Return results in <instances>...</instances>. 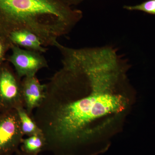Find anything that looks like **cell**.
Listing matches in <instances>:
<instances>
[{
    "label": "cell",
    "mask_w": 155,
    "mask_h": 155,
    "mask_svg": "<svg viewBox=\"0 0 155 155\" xmlns=\"http://www.w3.org/2000/svg\"><path fill=\"white\" fill-rule=\"evenodd\" d=\"M62 66L45 84V96L32 118L54 155H92L94 124L124 110L130 66L109 47L65 54Z\"/></svg>",
    "instance_id": "cell-1"
},
{
    "label": "cell",
    "mask_w": 155,
    "mask_h": 155,
    "mask_svg": "<svg viewBox=\"0 0 155 155\" xmlns=\"http://www.w3.org/2000/svg\"><path fill=\"white\" fill-rule=\"evenodd\" d=\"M82 17V11L60 0H0V21L8 36L15 31H29L45 47H55Z\"/></svg>",
    "instance_id": "cell-2"
},
{
    "label": "cell",
    "mask_w": 155,
    "mask_h": 155,
    "mask_svg": "<svg viewBox=\"0 0 155 155\" xmlns=\"http://www.w3.org/2000/svg\"><path fill=\"white\" fill-rule=\"evenodd\" d=\"M11 48L12 53L9 60L20 78L36 76L39 70L48 67V61L41 53L14 45Z\"/></svg>",
    "instance_id": "cell-3"
},
{
    "label": "cell",
    "mask_w": 155,
    "mask_h": 155,
    "mask_svg": "<svg viewBox=\"0 0 155 155\" xmlns=\"http://www.w3.org/2000/svg\"><path fill=\"white\" fill-rule=\"evenodd\" d=\"M17 110L0 118V155L16 150L24 137Z\"/></svg>",
    "instance_id": "cell-4"
},
{
    "label": "cell",
    "mask_w": 155,
    "mask_h": 155,
    "mask_svg": "<svg viewBox=\"0 0 155 155\" xmlns=\"http://www.w3.org/2000/svg\"><path fill=\"white\" fill-rule=\"evenodd\" d=\"M20 78L7 68L0 70V101L16 110L25 108Z\"/></svg>",
    "instance_id": "cell-5"
},
{
    "label": "cell",
    "mask_w": 155,
    "mask_h": 155,
    "mask_svg": "<svg viewBox=\"0 0 155 155\" xmlns=\"http://www.w3.org/2000/svg\"><path fill=\"white\" fill-rule=\"evenodd\" d=\"M45 87V84H41L36 76L23 78L21 81L25 108L31 116L44 99Z\"/></svg>",
    "instance_id": "cell-6"
},
{
    "label": "cell",
    "mask_w": 155,
    "mask_h": 155,
    "mask_svg": "<svg viewBox=\"0 0 155 155\" xmlns=\"http://www.w3.org/2000/svg\"><path fill=\"white\" fill-rule=\"evenodd\" d=\"M8 38L12 45L24 48L25 49L41 53L46 52L47 50L39 38L29 31H15L10 33Z\"/></svg>",
    "instance_id": "cell-7"
},
{
    "label": "cell",
    "mask_w": 155,
    "mask_h": 155,
    "mask_svg": "<svg viewBox=\"0 0 155 155\" xmlns=\"http://www.w3.org/2000/svg\"><path fill=\"white\" fill-rule=\"evenodd\" d=\"M21 150L25 153L38 155L45 149L46 140L44 134H36L28 136L22 139Z\"/></svg>",
    "instance_id": "cell-8"
},
{
    "label": "cell",
    "mask_w": 155,
    "mask_h": 155,
    "mask_svg": "<svg viewBox=\"0 0 155 155\" xmlns=\"http://www.w3.org/2000/svg\"><path fill=\"white\" fill-rule=\"evenodd\" d=\"M19 116L21 128L24 135L27 137L36 134H43L42 131L32 117L24 107L16 109Z\"/></svg>",
    "instance_id": "cell-9"
},
{
    "label": "cell",
    "mask_w": 155,
    "mask_h": 155,
    "mask_svg": "<svg viewBox=\"0 0 155 155\" xmlns=\"http://www.w3.org/2000/svg\"><path fill=\"white\" fill-rule=\"evenodd\" d=\"M124 9L129 11H140L155 15V0H147L135 5H125Z\"/></svg>",
    "instance_id": "cell-10"
},
{
    "label": "cell",
    "mask_w": 155,
    "mask_h": 155,
    "mask_svg": "<svg viewBox=\"0 0 155 155\" xmlns=\"http://www.w3.org/2000/svg\"><path fill=\"white\" fill-rule=\"evenodd\" d=\"M67 5L72 7V6L77 5L86 0H60Z\"/></svg>",
    "instance_id": "cell-11"
},
{
    "label": "cell",
    "mask_w": 155,
    "mask_h": 155,
    "mask_svg": "<svg viewBox=\"0 0 155 155\" xmlns=\"http://www.w3.org/2000/svg\"><path fill=\"white\" fill-rule=\"evenodd\" d=\"M5 47L4 43H3L2 41L0 39V61L2 58L4 51H5Z\"/></svg>",
    "instance_id": "cell-12"
},
{
    "label": "cell",
    "mask_w": 155,
    "mask_h": 155,
    "mask_svg": "<svg viewBox=\"0 0 155 155\" xmlns=\"http://www.w3.org/2000/svg\"><path fill=\"white\" fill-rule=\"evenodd\" d=\"M18 155H32V154H29L25 153L23 152L22 151H19V152H18Z\"/></svg>",
    "instance_id": "cell-13"
}]
</instances>
